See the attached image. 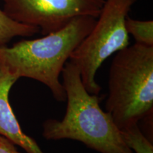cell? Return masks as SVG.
<instances>
[{
  "mask_svg": "<svg viewBox=\"0 0 153 153\" xmlns=\"http://www.w3.org/2000/svg\"><path fill=\"white\" fill-rule=\"evenodd\" d=\"M124 143L133 153H153L152 142L140 129L138 123L120 129Z\"/></svg>",
  "mask_w": 153,
  "mask_h": 153,
  "instance_id": "cell-8",
  "label": "cell"
},
{
  "mask_svg": "<svg viewBox=\"0 0 153 153\" xmlns=\"http://www.w3.org/2000/svg\"><path fill=\"white\" fill-rule=\"evenodd\" d=\"M3 10L21 24L36 27L43 35L81 16L97 19L105 0H2Z\"/></svg>",
  "mask_w": 153,
  "mask_h": 153,
  "instance_id": "cell-5",
  "label": "cell"
},
{
  "mask_svg": "<svg viewBox=\"0 0 153 153\" xmlns=\"http://www.w3.org/2000/svg\"><path fill=\"white\" fill-rule=\"evenodd\" d=\"M97 19L75 18L65 27L43 37L22 40L12 46H0V62L17 78L33 79L45 85L55 100L65 101L60 75L72 52L89 34Z\"/></svg>",
  "mask_w": 153,
  "mask_h": 153,
  "instance_id": "cell-2",
  "label": "cell"
},
{
  "mask_svg": "<svg viewBox=\"0 0 153 153\" xmlns=\"http://www.w3.org/2000/svg\"><path fill=\"white\" fill-rule=\"evenodd\" d=\"M18 79L0 62V135L21 147L26 153H45L35 140L24 133L11 107L9 92Z\"/></svg>",
  "mask_w": 153,
  "mask_h": 153,
  "instance_id": "cell-6",
  "label": "cell"
},
{
  "mask_svg": "<svg viewBox=\"0 0 153 153\" xmlns=\"http://www.w3.org/2000/svg\"><path fill=\"white\" fill-rule=\"evenodd\" d=\"M39 32V28L13 20L0 8V46L7 45L15 37H30Z\"/></svg>",
  "mask_w": 153,
  "mask_h": 153,
  "instance_id": "cell-7",
  "label": "cell"
},
{
  "mask_svg": "<svg viewBox=\"0 0 153 153\" xmlns=\"http://www.w3.org/2000/svg\"><path fill=\"white\" fill-rule=\"evenodd\" d=\"M152 108L153 46L135 43L113 59L106 111L121 129L152 116Z\"/></svg>",
  "mask_w": 153,
  "mask_h": 153,
  "instance_id": "cell-3",
  "label": "cell"
},
{
  "mask_svg": "<svg viewBox=\"0 0 153 153\" xmlns=\"http://www.w3.org/2000/svg\"><path fill=\"white\" fill-rule=\"evenodd\" d=\"M137 1L105 0L92 29L70 55L68 60L78 68L89 94L98 95L101 90L95 76L103 62L129 45L125 22Z\"/></svg>",
  "mask_w": 153,
  "mask_h": 153,
  "instance_id": "cell-4",
  "label": "cell"
},
{
  "mask_svg": "<svg viewBox=\"0 0 153 153\" xmlns=\"http://www.w3.org/2000/svg\"><path fill=\"white\" fill-rule=\"evenodd\" d=\"M125 26L127 33L133 36L135 43L153 46V22L141 21L130 18L126 19Z\"/></svg>",
  "mask_w": 153,
  "mask_h": 153,
  "instance_id": "cell-9",
  "label": "cell"
},
{
  "mask_svg": "<svg viewBox=\"0 0 153 153\" xmlns=\"http://www.w3.org/2000/svg\"><path fill=\"white\" fill-rule=\"evenodd\" d=\"M62 76L66 93L65 114L61 120L44 121V138L73 140L100 153H133L124 143L112 116L101 108L98 95L85 89L78 68L68 60Z\"/></svg>",
  "mask_w": 153,
  "mask_h": 153,
  "instance_id": "cell-1",
  "label": "cell"
},
{
  "mask_svg": "<svg viewBox=\"0 0 153 153\" xmlns=\"http://www.w3.org/2000/svg\"><path fill=\"white\" fill-rule=\"evenodd\" d=\"M15 145L9 139L0 135V153H21Z\"/></svg>",
  "mask_w": 153,
  "mask_h": 153,
  "instance_id": "cell-10",
  "label": "cell"
}]
</instances>
